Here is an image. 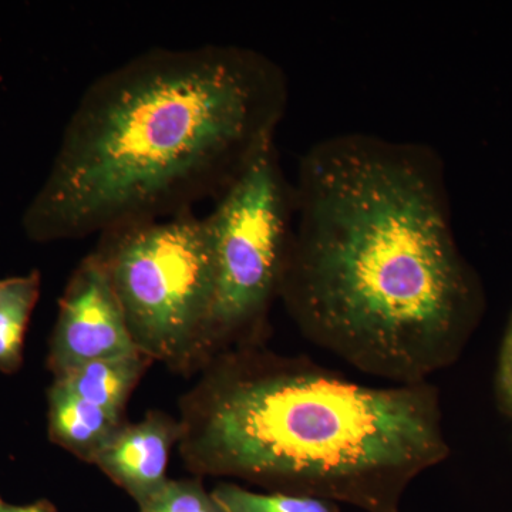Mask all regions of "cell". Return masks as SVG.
<instances>
[{
	"label": "cell",
	"mask_w": 512,
	"mask_h": 512,
	"mask_svg": "<svg viewBox=\"0 0 512 512\" xmlns=\"http://www.w3.org/2000/svg\"><path fill=\"white\" fill-rule=\"evenodd\" d=\"M180 440V420L151 410L138 423L126 421L97 456L94 466L141 507L170 480L168 463Z\"/></svg>",
	"instance_id": "cell-7"
},
{
	"label": "cell",
	"mask_w": 512,
	"mask_h": 512,
	"mask_svg": "<svg viewBox=\"0 0 512 512\" xmlns=\"http://www.w3.org/2000/svg\"><path fill=\"white\" fill-rule=\"evenodd\" d=\"M137 352L103 259L93 251L74 269L60 298L47 367L56 377L93 360Z\"/></svg>",
	"instance_id": "cell-6"
},
{
	"label": "cell",
	"mask_w": 512,
	"mask_h": 512,
	"mask_svg": "<svg viewBox=\"0 0 512 512\" xmlns=\"http://www.w3.org/2000/svg\"><path fill=\"white\" fill-rule=\"evenodd\" d=\"M40 274L2 279L0 285V372L13 375L23 365L26 330L40 296Z\"/></svg>",
	"instance_id": "cell-10"
},
{
	"label": "cell",
	"mask_w": 512,
	"mask_h": 512,
	"mask_svg": "<svg viewBox=\"0 0 512 512\" xmlns=\"http://www.w3.org/2000/svg\"><path fill=\"white\" fill-rule=\"evenodd\" d=\"M0 285H2V279H0Z\"/></svg>",
	"instance_id": "cell-15"
},
{
	"label": "cell",
	"mask_w": 512,
	"mask_h": 512,
	"mask_svg": "<svg viewBox=\"0 0 512 512\" xmlns=\"http://www.w3.org/2000/svg\"><path fill=\"white\" fill-rule=\"evenodd\" d=\"M279 299L309 342L365 375L416 384L453 366L485 293L454 235L439 153L370 133L309 147Z\"/></svg>",
	"instance_id": "cell-1"
},
{
	"label": "cell",
	"mask_w": 512,
	"mask_h": 512,
	"mask_svg": "<svg viewBox=\"0 0 512 512\" xmlns=\"http://www.w3.org/2000/svg\"><path fill=\"white\" fill-rule=\"evenodd\" d=\"M495 394L501 412L512 421V315L505 328L498 355Z\"/></svg>",
	"instance_id": "cell-13"
},
{
	"label": "cell",
	"mask_w": 512,
	"mask_h": 512,
	"mask_svg": "<svg viewBox=\"0 0 512 512\" xmlns=\"http://www.w3.org/2000/svg\"><path fill=\"white\" fill-rule=\"evenodd\" d=\"M214 245V302L204 366L231 349L262 345L279 299L293 225V185L272 146L248 165L207 215Z\"/></svg>",
	"instance_id": "cell-5"
},
{
	"label": "cell",
	"mask_w": 512,
	"mask_h": 512,
	"mask_svg": "<svg viewBox=\"0 0 512 512\" xmlns=\"http://www.w3.org/2000/svg\"><path fill=\"white\" fill-rule=\"evenodd\" d=\"M0 512H57L55 505L49 500H37L26 505L10 504L0 495Z\"/></svg>",
	"instance_id": "cell-14"
},
{
	"label": "cell",
	"mask_w": 512,
	"mask_h": 512,
	"mask_svg": "<svg viewBox=\"0 0 512 512\" xmlns=\"http://www.w3.org/2000/svg\"><path fill=\"white\" fill-rule=\"evenodd\" d=\"M211 494L227 512H340L339 504L323 498L281 491L258 493L232 483L218 484Z\"/></svg>",
	"instance_id": "cell-11"
},
{
	"label": "cell",
	"mask_w": 512,
	"mask_h": 512,
	"mask_svg": "<svg viewBox=\"0 0 512 512\" xmlns=\"http://www.w3.org/2000/svg\"><path fill=\"white\" fill-rule=\"evenodd\" d=\"M96 252L137 349L173 372L202 369L215 286L207 215L117 229L100 237Z\"/></svg>",
	"instance_id": "cell-4"
},
{
	"label": "cell",
	"mask_w": 512,
	"mask_h": 512,
	"mask_svg": "<svg viewBox=\"0 0 512 512\" xmlns=\"http://www.w3.org/2000/svg\"><path fill=\"white\" fill-rule=\"evenodd\" d=\"M49 439L84 463L97 456L126 421L52 383L47 390Z\"/></svg>",
	"instance_id": "cell-8"
},
{
	"label": "cell",
	"mask_w": 512,
	"mask_h": 512,
	"mask_svg": "<svg viewBox=\"0 0 512 512\" xmlns=\"http://www.w3.org/2000/svg\"><path fill=\"white\" fill-rule=\"evenodd\" d=\"M151 365L153 360L141 352L106 357L74 367L56 376L53 383L111 414L124 417L131 393Z\"/></svg>",
	"instance_id": "cell-9"
},
{
	"label": "cell",
	"mask_w": 512,
	"mask_h": 512,
	"mask_svg": "<svg viewBox=\"0 0 512 512\" xmlns=\"http://www.w3.org/2000/svg\"><path fill=\"white\" fill-rule=\"evenodd\" d=\"M185 467L365 512H399L407 488L450 456L430 382L366 386L262 345L202 367L181 400Z\"/></svg>",
	"instance_id": "cell-3"
},
{
	"label": "cell",
	"mask_w": 512,
	"mask_h": 512,
	"mask_svg": "<svg viewBox=\"0 0 512 512\" xmlns=\"http://www.w3.org/2000/svg\"><path fill=\"white\" fill-rule=\"evenodd\" d=\"M140 512H227L200 478L168 480L160 493L141 505Z\"/></svg>",
	"instance_id": "cell-12"
},
{
	"label": "cell",
	"mask_w": 512,
	"mask_h": 512,
	"mask_svg": "<svg viewBox=\"0 0 512 512\" xmlns=\"http://www.w3.org/2000/svg\"><path fill=\"white\" fill-rule=\"evenodd\" d=\"M288 79L239 45L156 47L83 93L45 183L23 215L32 241L109 234L221 197L266 148L288 109Z\"/></svg>",
	"instance_id": "cell-2"
}]
</instances>
